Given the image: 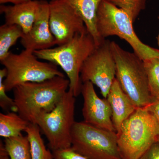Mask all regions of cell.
<instances>
[{
  "label": "cell",
  "mask_w": 159,
  "mask_h": 159,
  "mask_svg": "<svg viewBox=\"0 0 159 159\" xmlns=\"http://www.w3.org/2000/svg\"><path fill=\"white\" fill-rule=\"evenodd\" d=\"M116 65V79L137 108L147 106L154 99L151 95L144 62L135 53L125 51L111 42Z\"/></svg>",
  "instance_id": "4"
},
{
  "label": "cell",
  "mask_w": 159,
  "mask_h": 159,
  "mask_svg": "<svg viewBox=\"0 0 159 159\" xmlns=\"http://www.w3.org/2000/svg\"><path fill=\"white\" fill-rule=\"evenodd\" d=\"M0 61L7 71L4 80L7 92L25 83L42 82L56 76H65L56 65L41 61L34 52L26 49L18 54L10 52Z\"/></svg>",
  "instance_id": "6"
},
{
  "label": "cell",
  "mask_w": 159,
  "mask_h": 159,
  "mask_svg": "<svg viewBox=\"0 0 159 159\" xmlns=\"http://www.w3.org/2000/svg\"><path fill=\"white\" fill-rule=\"evenodd\" d=\"M0 159H10L2 142L0 145Z\"/></svg>",
  "instance_id": "26"
},
{
  "label": "cell",
  "mask_w": 159,
  "mask_h": 159,
  "mask_svg": "<svg viewBox=\"0 0 159 159\" xmlns=\"http://www.w3.org/2000/svg\"><path fill=\"white\" fill-rule=\"evenodd\" d=\"M158 18L159 19V16H158Z\"/></svg>",
  "instance_id": "30"
},
{
  "label": "cell",
  "mask_w": 159,
  "mask_h": 159,
  "mask_svg": "<svg viewBox=\"0 0 159 159\" xmlns=\"http://www.w3.org/2000/svg\"><path fill=\"white\" fill-rule=\"evenodd\" d=\"M75 102L76 97L68 89L53 110L36 118L35 124L45 135L52 151L71 147Z\"/></svg>",
  "instance_id": "7"
},
{
  "label": "cell",
  "mask_w": 159,
  "mask_h": 159,
  "mask_svg": "<svg viewBox=\"0 0 159 159\" xmlns=\"http://www.w3.org/2000/svg\"><path fill=\"white\" fill-rule=\"evenodd\" d=\"M52 153L54 159H88L77 153L71 147L53 151Z\"/></svg>",
  "instance_id": "23"
},
{
  "label": "cell",
  "mask_w": 159,
  "mask_h": 159,
  "mask_svg": "<svg viewBox=\"0 0 159 159\" xmlns=\"http://www.w3.org/2000/svg\"><path fill=\"white\" fill-rule=\"evenodd\" d=\"M69 86L70 81L65 76L18 85L13 90L17 112L30 123L35 124L40 114L55 108Z\"/></svg>",
  "instance_id": "1"
},
{
  "label": "cell",
  "mask_w": 159,
  "mask_h": 159,
  "mask_svg": "<svg viewBox=\"0 0 159 159\" xmlns=\"http://www.w3.org/2000/svg\"><path fill=\"white\" fill-rule=\"evenodd\" d=\"M50 3L46 0L39 1L33 26L29 32L21 39V43L25 49L34 52L56 45V40L50 28Z\"/></svg>",
  "instance_id": "12"
},
{
  "label": "cell",
  "mask_w": 159,
  "mask_h": 159,
  "mask_svg": "<svg viewBox=\"0 0 159 159\" xmlns=\"http://www.w3.org/2000/svg\"><path fill=\"white\" fill-rule=\"evenodd\" d=\"M144 108L152 114L159 122V99H155Z\"/></svg>",
  "instance_id": "25"
},
{
  "label": "cell",
  "mask_w": 159,
  "mask_h": 159,
  "mask_svg": "<svg viewBox=\"0 0 159 159\" xmlns=\"http://www.w3.org/2000/svg\"><path fill=\"white\" fill-rule=\"evenodd\" d=\"M4 147L10 159H31L30 142L22 134L6 138Z\"/></svg>",
  "instance_id": "19"
},
{
  "label": "cell",
  "mask_w": 159,
  "mask_h": 159,
  "mask_svg": "<svg viewBox=\"0 0 159 159\" xmlns=\"http://www.w3.org/2000/svg\"><path fill=\"white\" fill-rule=\"evenodd\" d=\"M67 4L74 9L85 24L87 30L93 37L97 47L105 39L99 36L97 28V12L102 0H56Z\"/></svg>",
  "instance_id": "15"
},
{
  "label": "cell",
  "mask_w": 159,
  "mask_h": 159,
  "mask_svg": "<svg viewBox=\"0 0 159 159\" xmlns=\"http://www.w3.org/2000/svg\"><path fill=\"white\" fill-rule=\"evenodd\" d=\"M123 11L134 22L141 11L146 7V0H108Z\"/></svg>",
  "instance_id": "21"
},
{
  "label": "cell",
  "mask_w": 159,
  "mask_h": 159,
  "mask_svg": "<svg viewBox=\"0 0 159 159\" xmlns=\"http://www.w3.org/2000/svg\"><path fill=\"white\" fill-rule=\"evenodd\" d=\"M39 1L30 0L12 5L0 6V12L4 15L5 23L19 26L25 34L31 30L36 17Z\"/></svg>",
  "instance_id": "13"
},
{
  "label": "cell",
  "mask_w": 159,
  "mask_h": 159,
  "mask_svg": "<svg viewBox=\"0 0 159 159\" xmlns=\"http://www.w3.org/2000/svg\"><path fill=\"white\" fill-rule=\"evenodd\" d=\"M122 159H139L159 136V122L145 108H137L122 123L118 133Z\"/></svg>",
  "instance_id": "3"
},
{
  "label": "cell",
  "mask_w": 159,
  "mask_h": 159,
  "mask_svg": "<svg viewBox=\"0 0 159 159\" xmlns=\"http://www.w3.org/2000/svg\"><path fill=\"white\" fill-rule=\"evenodd\" d=\"M116 65L112 52L111 41L105 40L87 58L80 73L82 83L89 81L100 89L106 99L116 78Z\"/></svg>",
  "instance_id": "9"
},
{
  "label": "cell",
  "mask_w": 159,
  "mask_h": 159,
  "mask_svg": "<svg viewBox=\"0 0 159 159\" xmlns=\"http://www.w3.org/2000/svg\"><path fill=\"white\" fill-rule=\"evenodd\" d=\"M24 33L22 29L16 25L5 24L0 27V61L7 57L10 48L15 44Z\"/></svg>",
  "instance_id": "18"
},
{
  "label": "cell",
  "mask_w": 159,
  "mask_h": 159,
  "mask_svg": "<svg viewBox=\"0 0 159 159\" xmlns=\"http://www.w3.org/2000/svg\"><path fill=\"white\" fill-rule=\"evenodd\" d=\"M88 31L79 33L67 43L54 48L34 51L39 59L59 66L70 81L69 89L77 97L81 93L82 82L80 73L84 63L97 48Z\"/></svg>",
  "instance_id": "2"
},
{
  "label": "cell",
  "mask_w": 159,
  "mask_h": 159,
  "mask_svg": "<svg viewBox=\"0 0 159 159\" xmlns=\"http://www.w3.org/2000/svg\"><path fill=\"white\" fill-rule=\"evenodd\" d=\"M139 159H159V143L153 144Z\"/></svg>",
  "instance_id": "24"
},
{
  "label": "cell",
  "mask_w": 159,
  "mask_h": 159,
  "mask_svg": "<svg viewBox=\"0 0 159 159\" xmlns=\"http://www.w3.org/2000/svg\"><path fill=\"white\" fill-rule=\"evenodd\" d=\"M130 18L108 0H102L98 8L97 28L102 39L116 35L129 44L134 53L142 60L159 58V50L145 44L140 40L134 30Z\"/></svg>",
  "instance_id": "5"
},
{
  "label": "cell",
  "mask_w": 159,
  "mask_h": 159,
  "mask_svg": "<svg viewBox=\"0 0 159 159\" xmlns=\"http://www.w3.org/2000/svg\"><path fill=\"white\" fill-rule=\"evenodd\" d=\"M157 43H158V45L159 48V32L158 35V36H157ZM158 50H159V49H158Z\"/></svg>",
  "instance_id": "28"
},
{
  "label": "cell",
  "mask_w": 159,
  "mask_h": 159,
  "mask_svg": "<svg viewBox=\"0 0 159 159\" xmlns=\"http://www.w3.org/2000/svg\"><path fill=\"white\" fill-rule=\"evenodd\" d=\"M71 137V148L87 159H122L116 132L75 122Z\"/></svg>",
  "instance_id": "8"
},
{
  "label": "cell",
  "mask_w": 159,
  "mask_h": 159,
  "mask_svg": "<svg viewBox=\"0 0 159 159\" xmlns=\"http://www.w3.org/2000/svg\"><path fill=\"white\" fill-rule=\"evenodd\" d=\"M25 132L30 142L31 159H54L53 153L46 148L37 124L29 123Z\"/></svg>",
  "instance_id": "17"
},
{
  "label": "cell",
  "mask_w": 159,
  "mask_h": 159,
  "mask_svg": "<svg viewBox=\"0 0 159 159\" xmlns=\"http://www.w3.org/2000/svg\"><path fill=\"white\" fill-rule=\"evenodd\" d=\"M157 142H158V143H159V136L158 138L157 141Z\"/></svg>",
  "instance_id": "29"
},
{
  "label": "cell",
  "mask_w": 159,
  "mask_h": 159,
  "mask_svg": "<svg viewBox=\"0 0 159 159\" xmlns=\"http://www.w3.org/2000/svg\"><path fill=\"white\" fill-rule=\"evenodd\" d=\"M29 1L30 0H0V3L2 5L8 3H11L12 4H17Z\"/></svg>",
  "instance_id": "27"
},
{
  "label": "cell",
  "mask_w": 159,
  "mask_h": 159,
  "mask_svg": "<svg viewBox=\"0 0 159 159\" xmlns=\"http://www.w3.org/2000/svg\"><path fill=\"white\" fill-rule=\"evenodd\" d=\"M148 77L151 95L154 99H159V58L143 61Z\"/></svg>",
  "instance_id": "20"
},
{
  "label": "cell",
  "mask_w": 159,
  "mask_h": 159,
  "mask_svg": "<svg viewBox=\"0 0 159 159\" xmlns=\"http://www.w3.org/2000/svg\"><path fill=\"white\" fill-rule=\"evenodd\" d=\"M30 122L16 112L0 113V136L2 138H10L21 134L25 131Z\"/></svg>",
  "instance_id": "16"
},
{
  "label": "cell",
  "mask_w": 159,
  "mask_h": 159,
  "mask_svg": "<svg viewBox=\"0 0 159 159\" xmlns=\"http://www.w3.org/2000/svg\"><path fill=\"white\" fill-rule=\"evenodd\" d=\"M107 99L112 111V121L117 133L122 123L133 114L137 108L125 93L116 78L114 80Z\"/></svg>",
  "instance_id": "14"
},
{
  "label": "cell",
  "mask_w": 159,
  "mask_h": 159,
  "mask_svg": "<svg viewBox=\"0 0 159 159\" xmlns=\"http://www.w3.org/2000/svg\"><path fill=\"white\" fill-rule=\"evenodd\" d=\"M49 3L50 28L56 45L64 44L76 34L88 31L82 19L70 6L56 0Z\"/></svg>",
  "instance_id": "10"
},
{
  "label": "cell",
  "mask_w": 159,
  "mask_h": 159,
  "mask_svg": "<svg viewBox=\"0 0 159 159\" xmlns=\"http://www.w3.org/2000/svg\"><path fill=\"white\" fill-rule=\"evenodd\" d=\"M7 71L5 68L0 70V107L3 110L17 112L14 99L6 94L4 80L7 76Z\"/></svg>",
  "instance_id": "22"
},
{
  "label": "cell",
  "mask_w": 159,
  "mask_h": 159,
  "mask_svg": "<svg viewBox=\"0 0 159 159\" xmlns=\"http://www.w3.org/2000/svg\"><path fill=\"white\" fill-rule=\"evenodd\" d=\"M81 94L84 100L82 109L84 122L97 128L116 132L108 100L98 97L94 84L89 81L83 83Z\"/></svg>",
  "instance_id": "11"
}]
</instances>
